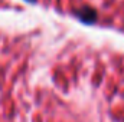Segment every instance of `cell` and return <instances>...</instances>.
I'll list each match as a JSON object with an SVG mask.
<instances>
[{
	"label": "cell",
	"mask_w": 124,
	"mask_h": 122,
	"mask_svg": "<svg viewBox=\"0 0 124 122\" xmlns=\"http://www.w3.org/2000/svg\"><path fill=\"white\" fill-rule=\"evenodd\" d=\"M77 14H78L82 20H85V22H91V19L95 17V13H94V12H88L87 9H84L82 12H78Z\"/></svg>",
	"instance_id": "6da1fadb"
}]
</instances>
